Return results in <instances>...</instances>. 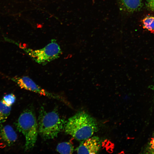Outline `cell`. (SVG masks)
Returning a JSON list of instances; mask_svg holds the SVG:
<instances>
[{"label": "cell", "mask_w": 154, "mask_h": 154, "mask_svg": "<svg viewBox=\"0 0 154 154\" xmlns=\"http://www.w3.org/2000/svg\"><path fill=\"white\" fill-rule=\"evenodd\" d=\"M101 146L100 138L94 136L83 140L76 151L78 154H96L99 151Z\"/></svg>", "instance_id": "8992f818"}, {"label": "cell", "mask_w": 154, "mask_h": 154, "mask_svg": "<svg viewBox=\"0 0 154 154\" xmlns=\"http://www.w3.org/2000/svg\"><path fill=\"white\" fill-rule=\"evenodd\" d=\"M16 82L21 88L30 91L40 95L62 100L60 96L50 93L37 85L31 79L27 76L17 78Z\"/></svg>", "instance_id": "5b68a950"}, {"label": "cell", "mask_w": 154, "mask_h": 154, "mask_svg": "<svg viewBox=\"0 0 154 154\" xmlns=\"http://www.w3.org/2000/svg\"><path fill=\"white\" fill-rule=\"evenodd\" d=\"M143 28L154 33V17L148 15L145 17L142 20Z\"/></svg>", "instance_id": "8fae6325"}, {"label": "cell", "mask_w": 154, "mask_h": 154, "mask_svg": "<svg viewBox=\"0 0 154 154\" xmlns=\"http://www.w3.org/2000/svg\"></svg>", "instance_id": "2e32d148"}, {"label": "cell", "mask_w": 154, "mask_h": 154, "mask_svg": "<svg viewBox=\"0 0 154 154\" xmlns=\"http://www.w3.org/2000/svg\"><path fill=\"white\" fill-rule=\"evenodd\" d=\"M57 151L61 154H72L74 147L69 142H63L59 143L56 147Z\"/></svg>", "instance_id": "9c48e42d"}, {"label": "cell", "mask_w": 154, "mask_h": 154, "mask_svg": "<svg viewBox=\"0 0 154 154\" xmlns=\"http://www.w3.org/2000/svg\"><path fill=\"white\" fill-rule=\"evenodd\" d=\"M66 122L55 111L47 112L41 110L38 119V132L44 139L56 137L64 129Z\"/></svg>", "instance_id": "7a4b0ae2"}, {"label": "cell", "mask_w": 154, "mask_h": 154, "mask_svg": "<svg viewBox=\"0 0 154 154\" xmlns=\"http://www.w3.org/2000/svg\"><path fill=\"white\" fill-rule=\"evenodd\" d=\"M121 10L129 13L138 11L143 6L142 0H117Z\"/></svg>", "instance_id": "52a82bcc"}, {"label": "cell", "mask_w": 154, "mask_h": 154, "mask_svg": "<svg viewBox=\"0 0 154 154\" xmlns=\"http://www.w3.org/2000/svg\"><path fill=\"white\" fill-rule=\"evenodd\" d=\"M146 5L149 9L154 12V0H146Z\"/></svg>", "instance_id": "4fadbf2b"}, {"label": "cell", "mask_w": 154, "mask_h": 154, "mask_svg": "<svg viewBox=\"0 0 154 154\" xmlns=\"http://www.w3.org/2000/svg\"><path fill=\"white\" fill-rule=\"evenodd\" d=\"M16 98L13 94H9L4 96L2 101L3 103L7 106H11L15 102Z\"/></svg>", "instance_id": "7c38bea8"}, {"label": "cell", "mask_w": 154, "mask_h": 154, "mask_svg": "<svg viewBox=\"0 0 154 154\" xmlns=\"http://www.w3.org/2000/svg\"><path fill=\"white\" fill-rule=\"evenodd\" d=\"M152 147L154 149V138L152 142Z\"/></svg>", "instance_id": "5bb4252c"}, {"label": "cell", "mask_w": 154, "mask_h": 154, "mask_svg": "<svg viewBox=\"0 0 154 154\" xmlns=\"http://www.w3.org/2000/svg\"><path fill=\"white\" fill-rule=\"evenodd\" d=\"M16 125L25 137V149H31L35 145L38 133V124L33 111L29 109L24 111L18 118Z\"/></svg>", "instance_id": "3957f363"}, {"label": "cell", "mask_w": 154, "mask_h": 154, "mask_svg": "<svg viewBox=\"0 0 154 154\" xmlns=\"http://www.w3.org/2000/svg\"><path fill=\"white\" fill-rule=\"evenodd\" d=\"M17 139V135L13 128L7 125L0 129V140L9 145L14 143Z\"/></svg>", "instance_id": "ba28073f"}, {"label": "cell", "mask_w": 154, "mask_h": 154, "mask_svg": "<svg viewBox=\"0 0 154 154\" xmlns=\"http://www.w3.org/2000/svg\"><path fill=\"white\" fill-rule=\"evenodd\" d=\"M153 153H154V151H153Z\"/></svg>", "instance_id": "9a60e30c"}, {"label": "cell", "mask_w": 154, "mask_h": 154, "mask_svg": "<svg viewBox=\"0 0 154 154\" xmlns=\"http://www.w3.org/2000/svg\"><path fill=\"white\" fill-rule=\"evenodd\" d=\"M11 106H7L0 101V124L4 122L10 114Z\"/></svg>", "instance_id": "30bf717a"}, {"label": "cell", "mask_w": 154, "mask_h": 154, "mask_svg": "<svg viewBox=\"0 0 154 154\" xmlns=\"http://www.w3.org/2000/svg\"><path fill=\"white\" fill-rule=\"evenodd\" d=\"M65 133L78 140H83L92 136L98 131L96 120L84 111L76 113L69 118L64 128Z\"/></svg>", "instance_id": "6da1fadb"}, {"label": "cell", "mask_w": 154, "mask_h": 154, "mask_svg": "<svg viewBox=\"0 0 154 154\" xmlns=\"http://www.w3.org/2000/svg\"><path fill=\"white\" fill-rule=\"evenodd\" d=\"M25 51L36 62L42 64L58 58L62 53L60 46L54 39L52 40L50 43L42 48L37 50L26 48Z\"/></svg>", "instance_id": "277c9868"}]
</instances>
